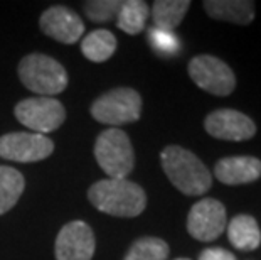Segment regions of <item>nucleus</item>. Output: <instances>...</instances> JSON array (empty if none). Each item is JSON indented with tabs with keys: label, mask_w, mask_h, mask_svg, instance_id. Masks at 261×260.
<instances>
[{
	"label": "nucleus",
	"mask_w": 261,
	"mask_h": 260,
	"mask_svg": "<svg viewBox=\"0 0 261 260\" xmlns=\"http://www.w3.org/2000/svg\"><path fill=\"white\" fill-rule=\"evenodd\" d=\"M14 113L22 125L41 135L58 130L66 120L63 103L53 97L25 98L15 105Z\"/></svg>",
	"instance_id": "6"
},
{
	"label": "nucleus",
	"mask_w": 261,
	"mask_h": 260,
	"mask_svg": "<svg viewBox=\"0 0 261 260\" xmlns=\"http://www.w3.org/2000/svg\"><path fill=\"white\" fill-rule=\"evenodd\" d=\"M226 225L227 215L224 204L213 198L197 201L187 215L189 235L199 242H213L219 239L226 230Z\"/></svg>",
	"instance_id": "8"
},
{
	"label": "nucleus",
	"mask_w": 261,
	"mask_h": 260,
	"mask_svg": "<svg viewBox=\"0 0 261 260\" xmlns=\"http://www.w3.org/2000/svg\"><path fill=\"white\" fill-rule=\"evenodd\" d=\"M189 76L201 90L216 97H227L236 88V76L224 61L211 54H201L189 61Z\"/></svg>",
	"instance_id": "7"
},
{
	"label": "nucleus",
	"mask_w": 261,
	"mask_h": 260,
	"mask_svg": "<svg viewBox=\"0 0 261 260\" xmlns=\"http://www.w3.org/2000/svg\"><path fill=\"white\" fill-rule=\"evenodd\" d=\"M19 78L27 90L39 97H53L68 86V73L64 66L46 54L34 53L19 63Z\"/></svg>",
	"instance_id": "3"
},
{
	"label": "nucleus",
	"mask_w": 261,
	"mask_h": 260,
	"mask_svg": "<svg viewBox=\"0 0 261 260\" xmlns=\"http://www.w3.org/2000/svg\"><path fill=\"white\" fill-rule=\"evenodd\" d=\"M54 151V142L46 135L10 132L0 137V157L14 162H39Z\"/></svg>",
	"instance_id": "9"
},
{
	"label": "nucleus",
	"mask_w": 261,
	"mask_h": 260,
	"mask_svg": "<svg viewBox=\"0 0 261 260\" xmlns=\"http://www.w3.org/2000/svg\"><path fill=\"white\" fill-rule=\"evenodd\" d=\"M25 187V179L17 169L0 166V215L17 204Z\"/></svg>",
	"instance_id": "17"
},
{
	"label": "nucleus",
	"mask_w": 261,
	"mask_h": 260,
	"mask_svg": "<svg viewBox=\"0 0 261 260\" xmlns=\"http://www.w3.org/2000/svg\"><path fill=\"white\" fill-rule=\"evenodd\" d=\"M191 2L189 0H157L152 5L155 29L174 32L184 20Z\"/></svg>",
	"instance_id": "16"
},
{
	"label": "nucleus",
	"mask_w": 261,
	"mask_h": 260,
	"mask_svg": "<svg viewBox=\"0 0 261 260\" xmlns=\"http://www.w3.org/2000/svg\"><path fill=\"white\" fill-rule=\"evenodd\" d=\"M214 176L227 186L249 184L261 178V160L253 156H231L216 162Z\"/></svg>",
	"instance_id": "13"
},
{
	"label": "nucleus",
	"mask_w": 261,
	"mask_h": 260,
	"mask_svg": "<svg viewBox=\"0 0 261 260\" xmlns=\"http://www.w3.org/2000/svg\"><path fill=\"white\" fill-rule=\"evenodd\" d=\"M148 41L152 42L155 51H159L160 54H174L179 49V39L172 32L159 31L155 27L148 31Z\"/></svg>",
	"instance_id": "22"
},
{
	"label": "nucleus",
	"mask_w": 261,
	"mask_h": 260,
	"mask_svg": "<svg viewBox=\"0 0 261 260\" xmlns=\"http://www.w3.org/2000/svg\"><path fill=\"white\" fill-rule=\"evenodd\" d=\"M204 10L214 20L249 26L256 15V4L251 0H205Z\"/></svg>",
	"instance_id": "14"
},
{
	"label": "nucleus",
	"mask_w": 261,
	"mask_h": 260,
	"mask_svg": "<svg viewBox=\"0 0 261 260\" xmlns=\"http://www.w3.org/2000/svg\"><path fill=\"white\" fill-rule=\"evenodd\" d=\"M116 49V37L107 29H96L85 36L81 41V51L93 63H103L113 56Z\"/></svg>",
	"instance_id": "18"
},
{
	"label": "nucleus",
	"mask_w": 261,
	"mask_h": 260,
	"mask_svg": "<svg viewBox=\"0 0 261 260\" xmlns=\"http://www.w3.org/2000/svg\"><path fill=\"white\" fill-rule=\"evenodd\" d=\"M94 157L105 174L112 179H126L135 166L130 137L121 129H107L98 135Z\"/></svg>",
	"instance_id": "4"
},
{
	"label": "nucleus",
	"mask_w": 261,
	"mask_h": 260,
	"mask_svg": "<svg viewBox=\"0 0 261 260\" xmlns=\"http://www.w3.org/2000/svg\"><path fill=\"white\" fill-rule=\"evenodd\" d=\"M42 32L63 44H74L85 32V24L73 9L54 5L44 10L39 19Z\"/></svg>",
	"instance_id": "12"
},
{
	"label": "nucleus",
	"mask_w": 261,
	"mask_h": 260,
	"mask_svg": "<svg viewBox=\"0 0 261 260\" xmlns=\"http://www.w3.org/2000/svg\"><path fill=\"white\" fill-rule=\"evenodd\" d=\"M88 200L98 211L118 218H135L147 206L142 186L130 179H101L88 190Z\"/></svg>",
	"instance_id": "1"
},
{
	"label": "nucleus",
	"mask_w": 261,
	"mask_h": 260,
	"mask_svg": "<svg viewBox=\"0 0 261 260\" xmlns=\"http://www.w3.org/2000/svg\"><path fill=\"white\" fill-rule=\"evenodd\" d=\"M121 4L123 2L120 0H90V2H85V14L88 19L98 24L112 22L116 20Z\"/></svg>",
	"instance_id": "21"
},
{
	"label": "nucleus",
	"mask_w": 261,
	"mask_h": 260,
	"mask_svg": "<svg viewBox=\"0 0 261 260\" xmlns=\"http://www.w3.org/2000/svg\"><path fill=\"white\" fill-rule=\"evenodd\" d=\"M148 12L150 9L143 0H126L121 4L120 12L116 15V26L130 36L140 34L145 29Z\"/></svg>",
	"instance_id": "19"
},
{
	"label": "nucleus",
	"mask_w": 261,
	"mask_h": 260,
	"mask_svg": "<svg viewBox=\"0 0 261 260\" xmlns=\"http://www.w3.org/2000/svg\"><path fill=\"white\" fill-rule=\"evenodd\" d=\"M164 173L186 196H201L213 186V174L196 154L180 146H167L160 152Z\"/></svg>",
	"instance_id": "2"
},
{
	"label": "nucleus",
	"mask_w": 261,
	"mask_h": 260,
	"mask_svg": "<svg viewBox=\"0 0 261 260\" xmlns=\"http://www.w3.org/2000/svg\"><path fill=\"white\" fill-rule=\"evenodd\" d=\"M90 112L93 119L105 125L120 127L140 119L142 97L133 88H115L93 102Z\"/></svg>",
	"instance_id": "5"
},
{
	"label": "nucleus",
	"mask_w": 261,
	"mask_h": 260,
	"mask_svg": "<svg viewBox=\"0 0 261 260\" xmlns=\"http://www.w3.org/2000/svg\"><path fill=\"white\" fill-rule=\"evenodd\" d=\"M93 230L85 221H69L58 233L54 253L56 260H91L94 255Z\"/></svg>",
	"instance_id": "11"
},
{
	"label": "nucleus",
	"mask_w": 261,
	"mask_h": 260,
	"mask_svg": "<svg viewBox=\"0 0 261 260\" xmlns=\"http://www.w3.org/2000/svg\"><path fill=\"white\" fill-rule=\"evenodd\" d=\"M204 129L214 139L229 142L248 140L256 134L254 122L248 115L232 108H219L211 112L204 120Z\"/></svg>",
	"instance_id": "10"
},
{
	"label": "nucleus",
	"mask_w": 261,
	"mask_h": 260,
	"mask_svg": "<svg viewBox=\"0 0 261 260\" xmlns=\"http://www.w3.org/2000/svg\"><path fill=\"white\" fill-rule=\"evenodd\" d=\"M227 228V239L236 250L251 252L256 250L261 243V230L258 221L251 215H236L229 223Z\"/></svg>",
	"instance_id": "15"
},
{
	"label": "nucleus",
	"mask_w": 261,
	"mask_h": 260,
	"mask_svg": "<svg viewBox=\"0 0 261 260\" xmlns=\"http://www.w3.org/2000/svg\"><path fill=\"white\" fill-rule=\"evenodd\" d=\"M199 260H238L229 250H224L221 247L205 248L199 253Z\"/></svg>",
	"instance_id": "23"
},
{
	"label": "nucleus",
	"mask_w": 261,
	"mask_h": 260,
	"mask_svg": "<svg viewBox=\"0 0 261 260\" xmlns=\"http://www.w3.org/2000/svg\"><path fill=\"white\" fill-rule=\"evenodd\" d=\"M175 260H191V258H175Z\"/></svg>",
	"instance_id": "24"
},
{
	"label": "nucleus",
	"mask_w": 261,
	"mask_h": 260,
	"mask_svg": "<svg viewBox=\"0 0 261 260\" xmlns=\"http://www.w3.org/2000/svg\"><path fill=\"white\" fill-rule=\"evenodd\" d=\"M170 248L157 237H143L130 247L123 260H167Z\"/></svg>",
	"instance_id": "20"
}]
</instances>
